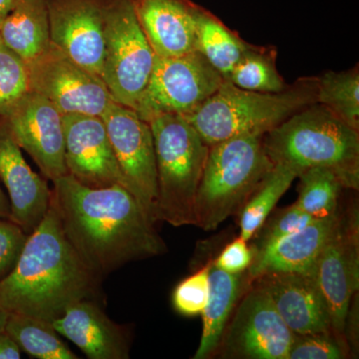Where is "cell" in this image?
<instances>
[{
    "instance_id": "obj_3",
    "label": "cell",
    "mask_w": 359,
    "mask_h": 359,
    "mask_svg": "<svg viewBox=\"0 0 359 359\" xmlns=\"http://www.w3.org/2000/svg\"><path fill=\"white\" fill-rule=\"evenodd\" d=\"M273 165L297 172L325 168L337 175L344 189L359 188V131L321 104L313 103L264 135Z\"/></svg>"
},
{
    "instance_id": "obj_20",
    "label": "cell",
    "mask_w": 359,
    "mask_h": 359,
    "mask_svg": "<svg viewBox=\"0 0 359 359\" xmlns=\"http://www.w3.org/2000/svg\"><path fill=\"white\" fill-rule=\"evenodd\" d=\"M339 212L330 218L313 219L304 228L256 255L245 271L248 285H250L257 278L269 271L311 273L334 230Z\"/></svg>"
},
{
    "instance_id": "obj_23",
    "label": "cell",
    "mask_w": 359,
    "mask_h": 359,
    "mask_svg": "<svg viewBox=\"0 0 359 359\" xmlns=\"http://www.w3.org/2000/svg\"><path fill=\"white\" fill-rule=\"evenodd\" d=\"M250 44L209 11L200 6L196 25V50L226 79Z\"/></svg>"
},
{
    "instance_id": "obj_6",
    "label": "cell",
    "mask_w": 359,
    "mask_h": 359,
    "mask_svg": "<svg viewBox=\"0 0 359 359\" xmlns=\"http://www.w3.org/2000/svg\"><path fill=\"white\" fill-rule=\"evenodd\" d=\"M154 138L158 221L176 228L195 224V203L210 146L181 115L149 121Z\"/></svg>"
},
{
    "instance_id": "obj_11",
    "label": "cell",
    "mask_w": 359,
    "mask_h": 359,
    "mask_svg": "<svg viewBox=\"0 0 359 359\" xmlns=\"http://www.w3.org/2000/svg\"><path fill=\"white\" fill-rule=\"evenodd\" d=\"M327 302L332 334L348 348L344 327L359 287V221L356 207L339 218L311 273Z\"/></svg>"
},
{
    "instance_id": "obj_14",
    "label": "cell",
    "mask_w": 359,
    "mask_h": 359,
    "mask_svg": "<svg viewBox=\"0 0 359 359\" xmlns=\"http://www.w3.org/2000/svg\"><path fill=\"white\" fill-rule=\"evenodd\" d=\"M67 173L89 188L122 185L121 174L102 118L63 115Z\"/></svg>"
},
{
    "instance_id": "obj_29",
    "label": "cell",
    "mask_w": 359,
    "mask_h": 359,
    "mask_svg": "<svg viewBox=\"0 0 359 359\" xmlns=\"http://www.w3.org/2000/svg\"><path fill=\"white\" fill-rule=\"evenodd\" d=\"M29 91L27 63L6 45L0 44V118L11 114Z\"/></svg>"
},
{
    "instance_id": "obj_8",
    "label": "cell",
    "mask_w": 359,
    "mask_h": 359,
    "mask_svg": "<svg viewBox=\"0 0 359 359\" xmlns=\"http://www.w3.org/2000/svg\"><path fill=\"white\" fill-rule=\"evenodd\" d=\"M224 80L197 50L176 57L156 56L152 74L134 110L148 123L161 115L191 114Z\"/></svg>"
},
{
    "instance_id": "obj_34",
    "label": "cell",
    "mask_w": 359,
    "mask_h": 359,
    "mask_svg": "<svg viewBox=\"0 0 359 359\" xmlns=\"http://www.w3.org/2000/svg\"><path fill=\"white\" fill-rule=\"evenodd\" d=\"M242 238L238 237L226 245L212 263L217 268L231 275L245 273L254 259V250Z\"/></svg>"
},
{
    "instance_id": "obj_5",
    "label": "cell",
    "mask_w": 359,
    "mask_h": 359,
    "mask_svg": "<svg viewBox=\"0 0 359 359\" xmlns=\"http://www.w3.org/2000/svg\"><path fill=\"white\" fill-rule=\"evenodd\" d=\"M264 134H244L210 146L195 203V224L214 231L238 214L273 170Z\"/></svg>"
},
{
    "instance_id": "obj_38",
    "label": "cell",
    "mask_w": 359,
    "mask_h": 359,
    "mask_svg": "<svg viewBox=\"0 0 359 359\" xmlns=\"http://www.w3.org/2000/svg\"><path fill=\"white\" fill-rule=\"evenodd\" d=\"M7 318H8V313L0 306V330H4Z\"/></svg>"
},
{
    "instance_id": "obj_4",
    "label": "cell",
    "mask_w": 359,
    "mask_h": 359,
    "mask_svg": "<svg viewBox=\"0 0 359 359\" xmlns=\"http://www.w3.org/2000/svg\"><path fill=\"white\" fill-rule=\"evenodd\" d=\"M316 103V78H302L278 93L238 88L224 79L191 114L184 116L207 145L244 134H266Z\"/></svg>"
},
{
    "instance_id": "obj_33",
    "label": "cell",
    "mask_w": 359,
    "mask_h": 359,
    "mask_svg": "<svg viewBox=\"0 0 359 359\" xmlns=\"http://www.w3.org/2000/svg\"><path fill=\"white\" fill-rule=\"evenodd\" d=\"M28 236L11 219H0V280L18 264Z\"/></svg>"
},
{
    "instance_id": "obj_31",
    "label": "cell",
    "mask_w": 359,
    "mask_h": 359,
    "mask_svg": "<svg viewBox=\"0 0 359 359\" xmlns=\"http://www.w3.org/2000/svg\"><path fill=\"white\" fill-rule=\"evenodd\" d=\"M210 269L211 261L177 285L172 295V304L177 313L184 316L202 314L209 299Z\"/></svg>"
},
{
    "instance_id": "obj_36",
    "label": "cell",
    "mask_w": 359,
    "mask_h": 359,
    "mask_svg": "<svg viewBox=\"0 0 359 359\" xmlns=\"http://www.w3.org/2000/svg\"><path fill=\"white\" fill-rule=\"evenodd\" d=\"M0 219H11V203L0 187Z\"/></svg>"
},
{
    "instance_id": "obj_13",
    "label": "cell",
    "mask_w": 359,
    "mask_h": 359,
    "mask_svg": "<svg viewBox=\"0 0 359 359\" xmlns=\"http://www.w3.org/2000/svg\"><path fill=\"white\" fill-rule=\"evenodd\" d=\"M62 116L50 101L30 90L4 118L14 141L52 182L68 175Z\"/></svg>"
},
{
    "instance_id": "obj_1",
    "label": "cell",
    "mask_w": 359,
    "mask_h": 359,
    "mask_svg": "<svg viewBox=\"0 0 359 359\" xmlns=\"http://www.w3.org/2000/svg\"><path fill=\"white\" fill-rule=\"evenodd\" d=\"M52 201L70 244L99 278L167 252L155 224L120 184L89 188L65 175L53 181Z\"/></svg>"
},
{
    "instance_id": "obj_39",
    "label": "cell",
    "mask_w": 359,
    "mask_h": 359,
    "mask_svg": "<svg viewBox=\"0 0 359 359\" xmlns=\"http://www.w3.org/2000/svg\"><path fill=\"white\" fill-rule=\"evenodd\" d=\"M0 22H1V21H0ZM0 44H4L2 43L1 36H0Z\"/></svg>"
},
{
    "instance_id": "obj_17",
    "label": "cell",
    "mask_w": 359,
    "mask_h": 359,
    "mask_svg": "<svg viewBox=\"0 0 359 359\" xmlns=\"http://www.w3.org/2000/svg\"><path fill=\"white\" fill-rule=\"evenodd\" d=\"M0 180L8 193L11 221L29 236L48 211L52 190L26 163L4 119L0 121Z\"/></svg>"
},
{
    "instance_id": "obj_30",
    "label": "cell",
    "mask_w": 359,
    "mask_h": 359,
    "mask_svg": "<svg viewBox=\"0 0 359 359\" xmlns=\"http://www.w3.org/2000/svg\"><path fill=\"white\" fill-rule=\"evenodd\" d=\"M313 219L309 215L302 211L297 203L273 212L271 216L269 215L266 218L254 237L250 238L252 240L250 247L254 250V257L273 247L290 233L304 228Z\"/></svg>"
},
{
    "instance_id": "obj_26",
    "label": "cell",
    "mask_w": 359,
    "mask_h": 359,
    "mask_svg": "<svg viewBox=\"0 0 359 359\" xmlns=\"http://www.w3.org/2000/svg\"><path fill=\"white\" fill-rule=\"evenodd\" d=\"M316 103L359 131L358 67L348 71H327L316 77Z\"/></svg>"
},
{
    "instance_id": "obj_37",
    "label": "cell",
    "mask_w": 359,
    "mask_h": 359,
    "mask_svg": "<svg viewBox=\"0 0 359 359\" xmlns=\"http://www.w3.org/2000/svg\"><path fill=\"white\" fill-rule=\"evenodd\" d=\"M18 0H0V21L15 6Z\"/></svg>"
},
{
    "instance_id": "obj_2",
    "label": "cell",
    "mask_w": 359,
    "mask_h": 359,
    "mask_svg": "<svg viewBox=\"0 0 359 359\" xmlns=\"http://www.w3.org/2000/svg\"><path fill=\"white\" fill-rule=\"evenodd\" d=\"M94 275L70 244L52 201L41 223L28 236L18 264L0 280V306L53 323L75 302L93 299Z\"/></svg>"
},
{
    "instance_id": "obj_9",
    "label": "cell",
    "mask_w": 359,
    "mask_h": 359,
    "mask_svg": "<svg viewBox=\"0 0 359 359\" xmlns=\"http://www.w3.org/2000/svg\"><path fill=\"white\" fill-rule=\"evenodd\" d=\"M101 118L114 151L122 186L133 195L148 219L157 223V166L150 124L136 111L116 102L111 103Z\"/></svg>"
},
{
    "instance_id": "obj_28",
    "label": "cell",
    "mask_w": 359,
    "mask_h": 359,
    "mask_svg": "<svg viewBox=\"0 0 359 359\" xmlns=\"http://www.w3.org/2000/svg\"><path fill=\"white\" fill-rule=\"evenodd\" d=\"M297 204L313 219H325L339 212L340 191L337 175L325 168H311L299 173Z\"/></svg>"
},
{
    "instance_id": "obj_32",
    "label": "cell",
    "mask_w": 359,
    "mask_h": 359,
    "mask_svg": "<svg viewBox=\"0 0 359 359\" xmlns=\"http://www.w3.org/2000/svg\"><path fill=\"white\" fill-rule=\"evenodd\" d=\"M347 347L332 332L295 334L287 359H342Z\"/></svg>"
},
{
    "instance_id": "obj_24",
    "label": "cell",
    "mask_w": 359,
    "mask_h": 359,
    "mask_svg": "<svg viewBox=\"0 0 359 359\" xmlns=\"http://www.w3.org/2000/svg\"><path fill=\"white\" fill-rule=\"evenodd\" d=\"M297 178V172L290 168L280 164L273 166L238 212V237L250 242Z\"/></svg>"
},
{
    "instance_id": "obj_16",
    "label": "cell",
    "mask_w": 359,
    "mask_h": 359,
    "mask_svg": "<svg viewBox=\"0 0 359 359\" xmlns=\"http://www.w3.org/2000/svg\"><path fill=\"white\" fill-rule=\"evenodd\" d=\"M252 283L269 294L280 318L294 334L332 332L327 302L313 276L269 271Z\"/></svg>"
},
{
    "instance_id": "obj_18",
    "label": "cell",
    "mask_w": 359,
    "mask_h": 359,
    "mask_svg": "<svg viewBox=\"0 0 359 359\" xmlns=\"http://www.w3.org/2000/svg\"><path fill=\"white\" fill-rule=\"evenodd\" d=\"M156 56L176 57L196 50L200 6L191 0H131Z\"/></svg>"
},
{
    "instance_id": "obj_10",
    "label": "cell",
    "mask_w": 359,
    "mask_h": 359,
    "mask_svg": "<svg viewBox=\"0 0 359 359\" xmlns=\"http://www.w3.org/2000/svg\"><path fill=\"white\" fill-rule=\"evenodd\" d=\"M238 299L216 353L223 358L287 359L295 334L256 283Z\"/></svg>"
},
{
    "instance_id": "obj_22",
    "label": "cell",
    "mask_w": 359,
    "mask_h": 359,
    "mask_svg": "<svg viewBox=\"0 0 359 359\" xmlns=\"http://www.w3.org/2000/svg\"><path fill=\"white\" fill-rule=\"evenodd\" d=\"M0 36L26 63L41 55L51 43L48 0H18L0 22Z\"/></svg>"
},
{
    "instance_id": "obj_15",
    "label": "cell",
    "mask_w": 359,
    "mask_h": 359,
    "mask_svg": "<svg viewBox=\"0 0 359 359\" xmlns=\"http://www.w3.org/2000/svg\"><path fill=\"white\" fill-rule=\"evenodd\" d=\"M51 43L101 77L104 56V6L99 0H48Z\"/></svg>"
},
{
    "instance_id": "obj_7",
    "label": "cell",
    "mask_w": 359,
    "mask_h": 359,
    "mask_svg": "<svg viewBox=\"0 0 359 359\" xmlns=\"http://www.w3.org/2000/svg\"><path fill=\"white\" fill-rule=\"evenodd\" d=\"M155 60V52L139 25L131 0H114L104 6L101 78L116 103L135 109Z\"/></svg>"
},
{
    "instance_id": "obj_12",
    "label": "cell",
    "mask_w": 359,
    "mask_h": 359,
    "mask_svg": "<svg viewBox=\"0 0 359 359\" xmlns=\"http://www.w3.org/2000/svg\"><path fill=\"white\" fill-rule=\"evenodd\" d=\"M27 66L30 90L50 101L62 115L101 117L115 102L102 78L77 65L54 44Z\"/></svg>"
},
{
    "instance_id": "obj_27",
    "label": "cell",
    "mask_w": 359,
    "mask_h": 359,
    "mask_svg": "<svg viewBox=\"0 0 359 359\" xmlns=\"http://www.w3.org/2000/svg\"><path fill=\"white\" fill-rule=\"evenodd\" d=\"M226 80L238 88L263 93H278L289 87L276 69V51L254 45H250Z\"/></svg>"
},
{
    "instance_id": "obj_19",
    "label": "cell",
    "mask_w": 359,
    "mask_h": 359,
    "mask_svg": "<svg viewBox=\"0 0 359 359\" xmlns=\"http://www.w3.org/2000/svg\"><path fill=\"white\" fill-rule=\"evenodd\" d=\"M52 325L90 359L130 358L128 340L122 327L113 323L93 299L75 302Z\"/></svg>"
},
{
    "instance_id": "obj_35",
    "label": "cell",
    "mask_w": 359,
    "mask_h": 359,
    "mask_svg": "<svg viewBox=\"0 0 359 359\" xmlns=\"http://www.w3.org/2000/svg\"><path fill=\"white\" fill-rule=\"evenodd\" d=\"M21 349L4 330H0V359H20Z\"/></svg>"
},
{
    "instance_id": "obj_21",
    "label": "cell",
    "mask_w": 359,
    "mask_h": 359,
    "mask_svg": "<svg viewBox=\"0 0 359 359\" xmlns=\"http://www.w3.org/2000/svg\"><path fill=\"white\" fill-rule=\"evenodd\" d=\"M209 299L203 311V330L195 359H205L215 355L226 323L230 320L236 304L245 287H250L245 271L231 275L217 268L211 261L209 273Z\"/></svg>"
},
{
    "instance_id": "obj_25",
    "label": "cell",
    "mask_w": 359,
    "mask_h": 359,
    "mask_svg": "<svg viewBox=\"0 0 359 359\" xmlns=\"http://www.w3.org/2000/svg\"><path fill=\"white\" fill-rule=\"evenodd\" d=\"M4 332L21 351L39 359H77L52 323L20 313H8Z\"/></svg>"
}]
</instances>
